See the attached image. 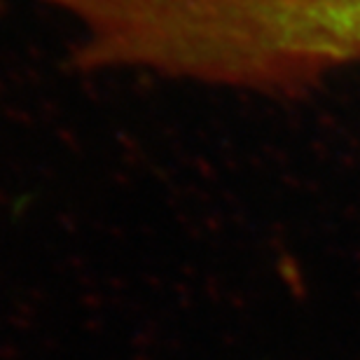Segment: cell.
<instances>
[{
  "instance_id": "obj_1",
  "label": "cell",
  "mask_w": 360,
  "mask_h": 360,
  "mask_svg": "<svg viewBox=\"0 0 360 360\" xmlns=\"http://www.w3.org/2000/svg\"><path fill=\"white\" fill-rule=\"evenodd\" d=\"M356 31H358V40H360V0H356Z\"/></svg>"
}]
</instances>
